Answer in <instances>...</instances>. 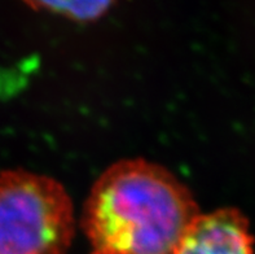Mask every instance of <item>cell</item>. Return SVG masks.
Here are the masks:
<instances>
[{
	"mask_svg": "<svg viewBox=\"0 0 255 254\" xmlns=\"http://www.w3.org/2000/svg\"><path fill=\"white\" fill-rule=\"evenodd\" d=\"M200 213L191 190L168 169L126 158L97 178L81 226L91 254H172Z\"/></svg>",
	"mask_w": 255,
	"mask_h": 254,
	"instance_id": "6da1fadb",
	"label": "cell"
},
{
	"mask_svg": "<svg viewBox=\"0 0 255 254\" xmlns=\"http://www.w3.org/2000/svg\"><path fill=\"white\" fill-rule=\"evenodd\" d=\"M74 236V205L60 182L0 171V254H68Z\"/></svg>",
	"mask_w": 255,
	"mask_h": 254,
	"instance_id": "7a4b0ae2",
	"label": "cell"
},
{
	"mask_svg": "<svg viewBox=\"0 0 255 254\" xmlns=\"http://www.w3.org/2000/svg\"><path fill=\"white\" fill-rule=\"evenodd\" d=\"M172 254H254L249 221L236 208L200 213Z\"/></svg>",
	"mask_w": 255,
	"mask_h": 254,
	"instance_id": "3957f363",
	"label": "cell"
},
{
	"mask_svg": "<svg viewBox=\"0 0 255 254\" xmlns=\"http://www.w3.org/2000/svg\"><path fill=\"white\" fill-rule=\"evenodd\" d=\"M35 10L60 14L70 21L91 22L99 19L109 10L113 1H30L26 3Z\"/></svg>",
	"mask_w": 255,
	"mask_h": 254,
	"instance_id": "277c9868",
	"label": "cell"
}]
</instances>
